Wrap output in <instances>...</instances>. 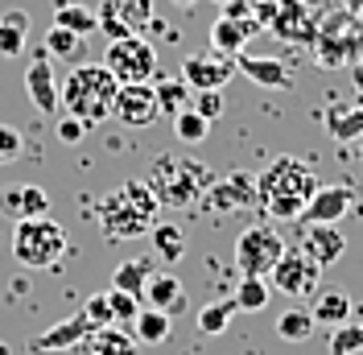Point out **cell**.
<instances>
[{
    "mask_svg": "<svg viewBox=\"0 0 363 355\" xmlns=\"http://www.w3.org/2000/svg\"><path fill=\"white\" fill-rule=\"evenodd\" d=\"M149 240H153L157 261H165V265H178L182 256H186V231H182L178 223H153Z\"/></svg>",
    "mask_w": 363,
    "mask_h": 355,
    "instance_id": "obj_26",
    "label": "cell"
},
{
    "mask_svg": "<svg viewBox=\"0 0 363 355\" xmlns=\"http://www.w3.org/2000/svg\"><path fill=\"white\" fill-rule=\"evenodd\" d=\"M112 116L128 129H145L161 116L157 108V95H153V83H120L116 87V104H112Z\"/></svg>",
    "mask_w": 363,
    "mask_h": 355,
    "instance_id": "obj_10",
    "label": "cell"
},
{
    "mask_svg": "<svg viewBox=\"0 0 363 355\" xmlns=\"http://www.w3.org/2000/svg\"><path fill=\"white\" fill-rule=\"evenodd\" d=\"M13 256H17V265L33 268V273L54 268L62 256H67V231H62V223H54L50 215L17 219V231H13Z\"/></svg>",
    "mask_w": 363,
    "mask_h": 355,
    "instance_id": "obj_5",
    "label": "cell"
},
{
    "mask_svg": "<svg viewBox=\"0 0 363 355\" xmlns=\"http://www.w3.org/2000/svg\"><path fill=\"white\" fill-rule=\"evenodd\" d=\"M269 277H240V285L231 293V302H235V310L240 314H260L269 306Z\"/></svg>",
    "mask_w": 363,
    "mask_h": 355,
    "instance_id": "obj_28",
    "label": "cell"
},
{
    "mask_svg": "<svg viewBox=\"0 0 363 355\" xmlns=\"http://www.w3.org/2000/svg\"><path fill=\"white\" fill-rule=\"evenodd\" d=\"M153 95H157L161 116H178V111L190 108V99H194V91L186 87L182 79H157V83H153Z\"/></svg>",
    "mask_w": 363,
    "mask_h": 355,
    "instance_id": "obj_31",
    "label": "cell"
},
{
    "mask_svg": "<svg viewBox=\"0 0 363 355\" xmlns=\"http://www.w3.org/2000/svg\"><path fill=\"white\" fill-rule=\"evenodd\" d=\"M108 306H112V322L116 327H133V318L140 314V297L124 293V289H108Z\"/></svg>",
    "mask_w": 363,
    "mask_h": 355,
    "instance_id": "obj_36",
    "label": "cell"
},
{
    "mask_svg": "<svg viewBox=\"0 0 363 355\" xmlns=\"http://www.w3.org/2000/svg\"><path fill=\"white\" fill-rule=\"evenodd\" d=\"M91 331H95V327H91V318L79 310V314H70L67 322H54L50 331L33 334V339H29V347H33V351H67V347L87 343Z\"/></svg>",
    "mask_w": 363,
    "mask_h": 355,
    "instance_id": "obj_17",
    "label": "cell"
},
{
    "mask_svg": "<svg viewBox=\"0 0 363 355\" xmlns=\"http://www.w3.org/2000/svg\"><path fill=\"white\" fill-rule=\"evenodd\" d=\"M297 248H301L310 261H318V265L326 268V265H335L342 252H347V236L339 231V223H310Z\"/></svg>",
    "mask_w": 363,
    "mask_h": 355,
    "instance_id": "obj_16",
    "label": "cell"
},
{
    "mask_svg": "<svg viewBox=\"0 0 363 355\" xmlns=\"http://www.w3.org/2000/svg\"><path fill=\"white\" fill-rule=\"evenodd\" d=\"M269 4H277V0H269Z\"/></svg>",
    "mask_w": 363,
    "mask_h": 355,
    "instance_id": "obj_45",
    "label": "cell"
},
{
    "mask_svg": "<svg viewBox=\"0 0 363 355\" xmlns=\"http://www.w3.org/2000/svg\"><path fill=\"white\" fill-rule=\"evenodd\" d=\"M219 215H235V211H244L256 202V182L252 174H227V178H215L211 182V190L203 195Z\"/></svg>",
    "mask_w": 363,
    "mask_h": 355,
    "instance_id": "obj_13",
    "label": "cell"
},
{
    "mask_svg": "<svg viewBox=\"0 0 363 355\" xmlns=\"http://www.w3.org/2000/svg\"><path fill=\"white\" fill-rule=\"evenodd\" d=\"M157 211H161V202L149 190V182L145 178H128V182L116 186L112 195L99 199L95 223H99V231L108 240H140L157 223Z\"/></svg>",
    "mask_w": 363,
    "mask_h": 355,
    "instance_id": "obj_2",
    "label": "cell"
},
{
    "mask_svg": "<svg viewBox=\"0 0 363 355\" xmlns=\"http://www.w3.org/2000/svg\"><path fill=\"white\" fill-rule=\"evenodd\" d=\"M318 277H322V265L318 261H310L301 248H285L281 261L269 273V285L281 289L285 297H310L318 289Z\"/></svg>",
    "mask_w": 363,
    "mask_h": 355,
    "instance_id": "obj_9",
    "label": "cell"
},
{
    "mask_svg": "<svg viewBox=\"0 0 363 355\" xmlns=\"http://www.w3.org/2000/svg\"><path fill=\"white\" fill-rule=\"evenodd\" d=\"M25 38H29V13L25 9L0 13V58H21Z\"/></svg>",
    "mask_w": 363,
    "mask_h": 355,
    "instance_id": "obj_24",
    "label": "cell"
},
{
    "mask_svg": "<svg viewBox=\"0 0 363 355\" xmlns=\"http://www.w3.org/2000/svg\"><path fill=\"white\" fill-rule=\"evenodd\" d=\"M351 83H355V91L363 95V58L359 62H351Z\"/></svg>",
    "mask_w": 363,
    "mask_h": 355,
    "instance_id": "obj_43",
    "label": "cell"
},
{
    "mask_svg": "<svg viewBox=\"0 0 363 355\" xmlns=\"http://www.w3.org/2000/svg\"><path fill=\"white\" fill-rule=\"evenodd\" d=\"M153 277V261H120L112 273V289H124V293H133V297H140L145 293V281Z\"/></svg>",
    "mask_w": 363,
    "mask_h": 355,
    "instance_id": "obj_29",
    "label": "cell"
},
{
    "mask_svg": "<svg viewBox=\"0 0 363 355\" xmlns=\"http://www.w3.org/2000/svg\"><path fill=\"white\" fill-rule=\"evenodd\" d=\"M310 297H314L310 302V314H314V322H322V327H342L351 318V297L342 289H314Z\"/></svg>",
    "mask_w": 363,
    "mask_h": 355,
    "instance_id": "obj_22",
    "label": "cell"
},
{
    "mask_svg": "<svg viewBox=\"0 0 363 355\" xmlns=\"http://www.w3.org/2000/svg\"><path fill=\"white\" fill-rule=\"evenodd\" d=\"M133 339L145 347H161L169 339V314L153 310V306H140V314L133 318Z\"/></svg>",
    "mask_w": 363,
    "mask_h": 355,
    "instance_id": "obj_25",
    "label": "cell"
},
{
    "mask_svg": "<svg viewBox=\"0 0 363 355\" xmlns=\"http://www.w3.org/2000/svg\"><path fill=\"white\" fill-rule=\"evenodd\" d=\"M140 302H145V306H153V310L178 314V310H186V285H182L174 273H157V268H153V277L145 281Z\"/></svg>",
    "mask_w": 363,
    "mask_h": 355,
    "instance_id": "obj_18",
    "label": "cell"
},
{
    "mask_svg": "<svg viewBox=\"0 0 363 355\" xmlns=\"http://www.w3.org/2000/svg\"><path fill=\"white\" fill-rule=\"evenodd\" d=\"M25 91H29V104L42 116H58L62 111V83L54 79L50 54H33L29 58V67H25Z\"/></svg>",
    "mask_w": 363,
    "mask_h": 355,
    "instance_id": "obj_11",
    "label": "cell"
},
{
    "mask_svg": "<svg viewBox=\"0 0 363 355\" xmlns=\"http://www.w3.org/2000/svg\"><path fill=\"white\" fill-rule=\"evenodd\" d=\"M235 70L252 79L256 87H294V70L285 67L281 58H260V54H252V58H240Z\"/></svg>",
    "mask_w": 363,
    "mask_h": 355,
    "instance_id": "obj_19",
    "label": "cell"
},
{
    "mask_svg": "<svg viewBox=\"0 0 363 355\" xmlns=\"http://www.w3.org/2000/svg\"><path fill=\"white\" fill-rule=\"evenodd\" d=\"M235 302H231V297H227V302H211V306H206V310H199V334H211V339H215V334H223L227 327H231V318H235Z\"/></svg>",
    "mask_w": 363,
    "mask_h": 355,
    "instance_id": "obj_33",
    "label": "cell"
},
{
    "mask_svg": "<svg viewBox=\"0 0 363 355\" xmlns=\"http://www.w3.org/2000/svg\"><path fill=\"white\" fill-rule=\"evenodd\" d=\"M351 202H355V190L351 186H318L314 199L306 202V211L297 215V219L306 223H339L347 211H351Z\"/></svg>",
    "mask_w": 363,
    "mask_h": 355,
    "instance_id": "obj_14",
    "label": "cell"
},
{
    "mask_svg": "<svg viewBox=\"0 0 363 355\" xmlns=\"http://www.w3.org/2000/svg\"><path fill=\"white\" fill-rule=\"evenodd\" d=\"M190 108L199 111L203 120H219L223 116V91H194V99H190Z\"/></svg>",
    "mask_w": 363,
    "mask_h": 355,
    "instance_id": "obj_38",
    "label": "cell"
},
{
    "mask_svg": "<svg viewBox=\"0 0 363 355\" xmlns=\"http://www.w3.org/2000/svg\"><path fill=\"white\" fill-rule=\"evenodd\" d=\"M314 190L318 174L310 161L277 157L256 178V207H264V215H272V219H297L306 211V202L314 199Z\"/></svg>",
    "mask_w": 363,
    "mask_h": 355,
    "instance_id": "obj_1",
    "label": "cell"
},
{
    "mask_svg": "<svg viewBox=\"0 0 363 355\" xmlns=\"http://www.w3.org/2000/svg\"><path fill=\"white\" fill-rule=\"evenodd\" d=\"M206 133H211V120H203L194 108H182L174 116V136H178L182 145H203Z\"/></svg>",
    "mask_w": 363,
    "mask_h": 355,
    "instance_id": "obj_34",
    "label": "cell"
},
{
    "mask_svg": "<svg viewBox=\"0 0 363 355\" xmlns=\"http://www.w3.org/2000/svg\"><path fill=\"white\" fill-rule=\"evenodd\" d=\"M281 252H285V240L264 223L244 227L235 236V268H240V277H269L272 265L281 261Z\"/></svg>",
    "mask_w": 363,
    "mask_h": 355,
    "instance_id": "obj_7",
    "label": "cell"
},
{
    "mask_svg": "<svg viewBox=\"0 0 363 355\" xmlns=\"http://www.w3.org/2000/svg\"><path fill=\"white\" fill-rule=\"evenodd\" d=\"M87 355H140V343L124 327H99L87 334Z\"/></svg>",
    "mask_w": 363,
    "mask_h": 355,
    "instance_id": "obj_23",
    "label": "cell"
},
{
    "mask_svg": "<svg viewBox=\"0 0 363 355\" xmlns=\"http://www.w3.org/2000/svg\"><path fill=\"white\" fill-rule=\"evenodd\" d=\"M83 50H87V38H79V33H70V29L50 25V33H45V54H50V58H62V62H83Z\"/></svg>",
    "mask_w": 363,
    "mask_h": 355,
    "instance_id": "obj_30",
    "label": "cell"
},
{
    "mask_svg": "<svg viewBox=\"0 0 363 355\" xmlns=\"http://www.w3.org/2000/svg\"><path fill=\"white\" fill-rule=\"evenodd\" d=\"M322 120H326V133L335 141H359L363 136V95L351 99V104H330L322 111Z\"/></svg>",
    "mask_w": 363,
    "mask_h": 355,
    "instance_id": "obj_21",
    "label": "cell"
},
{
    "mask_svg": "<svg viewBox=\"0 0 363 355\" xmlns=\"http://www.w3.org/2000/svg\"><path fill=\"white\" fill-rule=\"evenodd\" d=\"M104 67L116 75V83H153L157 79V50L140 33L116 38V42H108Z\"/></svg>",
    "mask_w": 363,
    "mask_h": 355,
    "instance_id": "obj_6",
    "label": "cell"
},
{
    "mask_svg": "<svg viewBox=\"0 0 363 355\" xmlns=\"http://www.w3.org/2000/svg\"><path fill=\"white\" fill-rule=\"evenodd\" d=\"M83 136H87V124H83V120H74V116H62V120H58V141H62V145H79Z\"/></svg>",
    "mask_w": 363,
    "mask_h": 355,
    "instance_id": "obj_41",
    "label": "cell"
},
{
    "mask_svg": "<svg viewBox=\"0 0 363 355\" xmlns=\"http://www.w3.org/2000/svg\"><path fill=\"white\" fill-rule=\"evenodd\" d=\"M116 75L104 62H79V67L67 75L62 83V111L83 120L87 129L104 124L112 116V104H116Z\"/></svg>",
    "mask_w": 363,
    "mask_h": 355,
    "instance_id": "obj_4",
    "label": "cell"
},
{
    "mask_svg": "<svg viewBox=\"0 0 363 355\" xmlns=\"http://www.w3.org/2000/svg\"><path fill=\"white\" fill-rule=\"evenodd\" d=\"M314 314L310 306H285V310L277 314V339H285V343H306L310 334H314Z\"/></svg>",
    "mask_w": 363,
    "mask_h": 355,
    "instance_id": "obj_27",
    "label": "cell"
},
{
    "mask_svg": "<svg viewBox=\"0 0 363 355\" xmlns=\"http://www.w3.org/2000/svg\"><path fill=\"white\" fill-rule=\"evenodd\" d=\"M252 33H256V25L235 21V17H227V13H223L219 21L211 25V50H215V54H223V58H240Z\"/></svg>",
    "mask_w": 363,
    "mask_h": 355,
    "instance_id": "obj_20",
    "label": "cell"
},
{
    "mask_svg": "<svg viewBox=\"0 0 363 355\" xmlns=\"http://www.w3.org/2000/svg\"><path fill=\"white\" fill-rule=\"evenodd\" d=\"M45 211H50V195H45L42 186H29L25 182L21 186V219H38Z\"/></svg>",
    "mask_w": 363,
    "mask_h": 355,
    "instance_id": "obj_37",
    "label": "cell"
},
{
    "mask_svg": "<svg viewBox=\"0 0 363 355\" xmlns=\"http://www.w3.org/2000/svg\"><path fill=\"white\" fill-rule=\"evenodd\" d=\"M269 25L281 42H314L318 38V21L306 13L301 0H277V13Z\"/></svg>",
    "mask_w": 363,
    "mask_h": 355,
    "instance_id": "obj_15",
    "label": "cell"
},
{
    "mask_svg": "<svg viewBox=\"0 0 363 355\" xmlns=\"http://www.w3.org/2000/svg\"><path fill=\"white\" fill-rule=\"evenodd\" d=\"M174 4H182V9H190V4H199V0H174Z\"/></svg>",
    "mask_w": 363,
    "mask_h": 355,
    "instance_id": "obj_44",
    "label": "cell"
},
{
    "mask_svg": "<svg viewBox=\"0 0 363 355\" xmlns=\"http://www.w3.org/2000/svg\"><path fill=\"white\" fill-rule=\"evenodd\" d=\"M235 75V62L231 58H223V54H190L186 62H182V83L190 91H223L227 79Z\"/></svg>",
    "mask_w": 363,
    "mask_h": 355,
    "instance_id": "obj_12",
    "label": "cell"
},
{
    "mask_svg": "<svg viewBox=\"0 0 363 355\" xmlns=\"http://www.w3.org/2000/svg\"><path fill=\"white\" fill-rule=\"evenodd\" d=\"M54 25L79 33V38H87V33L99 29V21H95V13H91L87 4H58V9H54Z\"/></svg>",
    "mask_w": 363,
    "mask_h": 355,
    "instance_id": "obj_32",
    "label": "cell"
},
{
    "mask_svg": "<svg viewBox=\"0 0 363 355\" xmlns=\"http://www.w3.org/2000/svg\"><path fill=\"white\" fill-rule=\"evenodd\" d=\"M83 314L91 318V327L99 331V327H112V306H108V289L104 293H91L87 306H83Z\"/></svg>",
    "mask_w": 363,
    "mask_h": 355,
    "instance_id": "obj_40",
    "label": "cell"
},
{
    "mask_svg": "<svg viewBox=\"0 0 363 355\" xmlns=\"http://www.w3.org/2000/svg\"><path fill=\"white\" fill-rule=\"evenodd\" d=\"M363 351V322H342L330 334V355H355Z\"/></svg>",
    "mask_w": 363,
    "mask_h": 355,
    "instance_id": "obj_35",
    "label": "cell"
},
{
    "mask_svg": "<svg viewBox=\"0 0 363 355\" xmlns=\"http://www.w3.org/2000/svg\"><path fill=\"white\" fill-rule=\"evenodd\" d=\"M95 21L108 33V42L145 33V29L153 25V0H99Z\"/></svg>",
    "mask_w": 363,
    "mask_h": 355,
    "instance_id": "obj_8",
    "label": "cell"
},
{
    "mask_svg": "<svg viewBox=\"0 0 363 355\" xmlns=\"http://www.w3.org/2000/svg\"><path fill=\"white\" fill-rule=\"evenodd\" d=\"M25 149V136L13 124H0V165H13Z\"/></svg>",
    "mask_w": 363,
    "mask_h": 355,
    "instance_id": "obj_39",
    "label": "cell"
},
{
    "mask_svg": "<svg viewBox=\"0 0 363 355\" xmlns=\"http://www.w3.org/2000/svg\"><path fill=\"white\" fill-rule=\"evenodd\" d=\"M0 211L13 215V219H21V186H4L0 190Z\"/></svg>",
    "mask_w": 363,
    "mask_h": 355,
    "instance_id": "obj_42",
    "label": "cell"
},
{
    "mask_svg": "<svg viewBox=\"0 0 363 355\" xmlns=\"http://www.w3.org/2000/svg\"><path fill=\"white\" fill-rule=\"evenodd\" d=\"M149 190L157 195L161 207H174V211H186V207H194V202L203 199L206 190H211V165L203 161H194V157H178V153H161L153 157V165H149Z\"/></svg>",
    "mask_w": 363,
    "mask_h": 355,
    "instance_id": "obj_3",
    "label": "cell"
}]
</instances>
